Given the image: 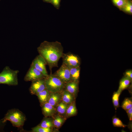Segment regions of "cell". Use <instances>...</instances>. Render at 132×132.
Wrapping results in <instances>:
<instances>
[{"label":"cell","instance_id":"6da1fadb","mask_svg":"<svg viewBox=\"0 0 132 132\" xmlns=\"http://www.w3.org/2000/svg\"><path fill=\"white\" fill-rule=\"evenodd\" d=\"M39 55L46 61L52 73V69L58 67L59 59L64 54L63 48L61 43L57 41L49 42L45 41L37 48Z\"/></svg>","mask_w":132,"mask_h":132},{"label":"cell","instance_id":"7a4b0ae2","mask_svg":"<svg viewBox=\"0 0 132 132\" xmlns=\"http://www.w3.org/2000/svg\"><path fill=\"white\" fill-rule=\"evenodd\" d=\"M26 119L25 116L21 111L14 109L9 110L2 120L4 123L9 121L14 126L20 128L23 125Z\"/></svg>","mask_w":132,"mask_h":132},{"label":"cell","instance_id":"3957f363","mask_svg":"<svg viewBox=\"0 0 132 132\" xmlns=\"http://www.w3.org/2000/svg\"><path fill=\"white\" fill-rule=\"evenodd\" d=\"M46 88L51 93H62L65 84L54 74L50 73L44 78Z\"/></svg>","mask_w":132,"mask_h":132},{"label":"cell","instance_id":"277c9868","mask_svg":"<svg viewBox=\"0 0 132 132\" xmlns=\"http://www.w3.org/2000/svg\"><path fill=\"white\" fill-rule=\"evenodd\" d=\"M18 70H13L6 66L0 73V84L15 86L18 84Z\"/></svg>","mask_w":132,"mask_h":132},{"label":"cell","instance_id":"5b68a950","mask_svg":"<svg viewBox=\"0 0 132 132\" xmlns=\"http://www.w3.org/2000/svg\"><path fill=\"white\" fill-rule=\"evenodd\" d=\"M62 58L63 63L68 67H80V60L77 55L70 52L64 53Z\"/></svg>","mask_w":132,"mask_h":132},{"label":"cell","instance_id":"8992f818","mask_svg":"<svg viewBox=\"0 0 132 132\" xmlns=\"http://www.w3.org/2000/svg\"><path fill=\"white\" fill-rule=\"evenodd\" d=\"M46 77L31 64L24 76V80L26 82H32L39 79L45 78Z\"/></svg>","mask_w":132,"mask_h":132},{"label":"cell","instance_id":"52a82bcc","mask_svg":"<svg viewBox=\"0 0 132 132\" xmlns=\"http://www.w3.org/2000/svg\"><path fill=\"white\" fill-rule=\"evenodd\" d=\"M54 74L65 84L71 81L69 68L63 63Z\"/></svg>","mask_w":132,"mask_h":132},{"label":"cell","instance_id":"ba28073f","mask_svg":"<svg viewBox=\"0 0 132 132\" xmlns=\"http://www.w3.org/2000/svg\"><path fill=\"white\" fill-rule=\"evenodd\" d=\"M44 78L39 79L32 82L29 90L32 95H36L46 89Z\"/></svg>","mask_w":132,"mask_h":132},{"label":"cell","instance_id":"9c48e42d","mask_svg":"<svg viewBox=\"0 0 132 132\" xmlns=\"http://www.w3.org/2000/svg\"><path fill=\"white\" fill-rule=\"evenodd\" d=\"M31 64L36 69L40 71L45 76L48 75L46 66L47 63L44 59L39 55L36 57Z\"/></svg>","mask_w":132,"mask_h":132},{"label":"cell","instance_id":"30bf717a","mask_svg":"<svg viewBox=\"0 0 132 132\" xmlns=\"http://www.w3.org/2000/svg\"><path fill=\"white\" fill-rule=\"evenodd\" d=\"M41 106L43 114L45 117L52 116L56 112V109L48 102L44 104Z\"/></svg>","mask_w":132,"mask_h":132},{"label":"cell","instance_id":"8fae6325","mask_svg":"<svg viewBox=\"0 0 132 132\" xmlns=\"http://www.w3.org/2000/svg\"><path fill=\"white\" fill-rule=\"evenodd\" d=\"M61 93H50L47 102L54 107L57 106L62 100Z\"/></svg>","mask_w":132,"mask_h":132},{"label":"cell","instance_id":"7c38bea8","mask_svg":"<svg viewBox=\"0 0 132 132\" xmlns=\"http://www.w3.org/2000/svg\"><path fill=\"white\" fill-rule=\"evenodd\" d=\"M78 83L71 81L65 84V89L74 96L78 90Z\"/></svg>","mask_w":132,"mask_h":132},{"label":"cell","instance_id":"4fadbf2b","mask_svg":"<svg viewBox=\"0 0 132 132\" xmlns=\"http://www.w3.org/2000/svg\"><path fill=\"white\" fill-rule=\"evenodd\" d=\"M68 67L70 72L71 81L78 82L80 77V67Z\"/></svg>","mask_w":132,"mask_h":132},{"label":"cell","instance_id":"5bb4252c","mask_svg":"<svg viewBox=\"0 0 132 132\" xmlns=\"http://www.w3.org/2000/svg\"><path fill=\"white\" fill-rule=\"evenodd\" d=\"M50 94V93L46 88L36 95L41 106L47 102Z\"/></svg>","mask_w":132,"mask_h":132},{"label":"cell","instance_id":"9a60e30c","mask_svg":"<svg viewBox=\"0 0 132 132\" xmlns=\"http://www.w3.org/2000/svg\"><path fill=\"white\" fill-rule=\"evenodd\" d=\"M62 93V100L64 103L68 104L74 101V96L65 89Z\"/></svg>","mask_w":132,"mask_h":132},{"label":"cell","instance_id":"2e32d148","mask_svg":"<svg viewBox=\"0 0 132 132\" xmlns=\"http://www.w3.org/2000/svg\"><path fill=\"white\" fill-rule=\"evenodd\" d=\"M77 112V110L75 103L74 101L69 105L65 115L67 117H69L75 115Z\"/></svg>","mask_w":132,"mask_h":132},{"label":"cell","instance_id":"e0dca14e","mask_svg":"<svg viewBox=\"0 0 132 132\" xmlns=\"http://www.w3.org/2000/svg\"><path fill=\"white\" fill-rule=\"evenodd\" d=\"M45 117L38 125L44 128H52L54 126L53 121L47 117Z\"/></svg>","mask_w":132,"mask_h":132},{"label":"cell","instance_id":"ac0fdd59","mask_svg":"<svg viewBox=\"0 0 132 132\" xmlns=\"http://www.w3.org/2000/svg\"><path fill=\"white\" fill-rule=\"evenodd\" d=\"M68 104L61 101L57 105L56 110L60 115H65L67 109L69 106Z\"/></svg>","mask_w":132,"mask_h":132},{"label":"cell","instance_id":"d6986e66","mask_svg":"<svg viewBox=\"0 0 132 132\" xmlns=\"http://www.w3.org/2000/svg\"><path fill=\"white\" fill-rule=\"evenodd\" d=\"M131 80L126 77L123 78L120 81L118 90L121 92L128 87L130 84Z\"/></svg>","mask_w":132,"mask_h":132},{"label":"cell","instance_id":"ffe728a7","mask_svg":"<svg viewBox=\"0 0 132 132\" xmlns=\"http://www.w3.org/2000/svg\"><path fill=\"white\" fill-rule=\"evenodd\" d=\"M110 0L113 5L118 9L120 11L126 5L128 1V0Z\"/></svg>","mask_w":132,"mask_h":132},{"label":"cell","instance_id":"44dd1931","mask_svg":"<svg viewBox=\"0 0 132 132\" xmlns=\"http://www.w3.org/2000/svg\"><path fill=\"white\" fill-rule=\"evenodd\" d=\"M65 121V119L62 116L59 115L56 116L53 121L54 126L57 128L60 127Z\"/></svg>","mask_w":132,"mask_h":132},{"label":"cell","instance_id":"7402d4cb","mask_svg":"<svg viewBox=\"0 0 132 132\" xmlns=\"http://www.w3.org/2000/svg\"><path fill=\"white\" fill-rule=\"evenodd\" d=\"M120 11L129 15H132V0H128L127 3Z\"/></svg>","mask_w":132,"mask_h":132},{"label":"cell","instance_id":"603a6c76","mask_svg":"<svg viewBox=\"0 0 132 132\" xmlns=\"http://www.w3.org/2000/svg\"><path fill=\"white\" fill-rule=\"evenodd\" d=\"M121 92L118 90L115 92L112 96V100L113 104L115 108H117L119 106V99Z\"/></svg>","mask_w":132,"mask_h":132},{"label":"cell","instance_id":"cb8c5ba5","mask_svg":"<svg viewBox=\"0 0 132 132\" xmlns=\"http://www.w3.org/2000/svg\"><path fill=\"white\" fill-rule=\"evenodd\" d=\"M32 131L33 132H51L52 130L51 128H44L37 125L32 128Z\"/></svg>","mask_w":132,"mask_h":132},{"label":"cell","instance_id":"d4e9b609","mask_svg":"<svg viewBox=\"0 0 132 132\" xmlns=\"http://www.w3.org/2000/svg\"><path fill=\"white\" fill-rule=\"evenodd\" d=\"M121 107L126 111L132 107V100L129 98L125 99L123 102Z\"/></svg>","mask_w":132,"mask_h":132},{"label":"cell","instance_id":"484cf974","mask_svg":"<svg viewBox=\"0 0 132 132\" xmlns=\"http://www.w3.org/2000/svg\"><path fill=\"white\" fill-rule=\"evenodd\" d=\"M112 122L113 125L115 127L124 128L126 126L119 118L116 117L113 118Z\"/></svg>","mask_w":132,"mask_h":132},{"label":"cell","instance_id":"4316f807","mask_svg":"<svg viewBox=\"0 0 132 132\" xmlns=\"http://www.w3.org/2000/svg\"><path fill=\"white\" fill-rule=\"evenodd\" d=\"M61 0H51V3L56 9H59L60 6Z\"/></svg>","mask_w":132,"mask_h":132},{"label":"cell","instance_id":"83f0119b","mask_svg":"<svg viewBox=\"0 0 132 132\" xmlns=\"http://www.w3.org/2000/svg\"><path fill=\"white\" fill-rule=\"evenodd\" d=\"M129 119L130 121L132 120V107L126 110Z\"/></svg>","mask_w":132,"mask_h":132},{"label":"cell","instance_id":"f1b7e54d","mask_svg":"<svg viewBox=\"0 0 132 132\" xmlns=\"http://www.w3.org/2000/svg\"><path fill=\"white\" fill-rule=\"evenodd\" d=\"M125 75L127 77L131 80L132 78V70L127 71L125 73Z\"/></svg>","mask_w":132,"mask_h":132},{"label":"cell","instance_id":"f546056e","mask_svg":"<svg viewBox=\"0 0 132 132\" xmlns=\"http://www.w3.org/2000/svg\"><path fill=\"white\" fill-rule=\"evenodd\" d=\"M5 123L3 122L2 119L0 120V129L3 127L5 125Z\"/></svg>","mask_w":132,"mask_h":132},{"label":"cell","instance_id":"4dcf8cb0","mask_svg":"<svg viewBox=\"0 0 132 132\" xmlns=\"http://www.w3.org/2000/svg\"><path fill=\"white\" fill-rule=\"evenodd\" d=\"M43 0L46 2L50 3L51 0Z\"/></svg>","mask_w":132,"mask_h":132}]
</instances>
